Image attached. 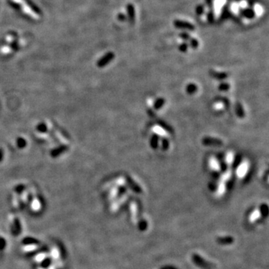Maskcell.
Here are the masks:
<instances>
[{
	"label": "cell",
	"instance_id": "cell-22",
	"mask_svg": "<svg viewBox=\"0 0 269 269\" xmlns=\"http://www.w3.org/2000/svg\"><path fill=\"white\" fill-rule=\"evenodd\" d=\"M180 37H181L182 38H183L184 40L189 39V35H188V34H185V33L181 34V35H180Z\"/></svg>",
	"mask_w": 269,
	"mask_h": 269
},
{
	"label": "cell",
	"instance_id": "cell-6",
	"mask_svg": "<svg viewBox=\"0 0 269 269\" xmlns=\"http://www.w3.org/2000/svg\"><path fill=\"white\" fill-rule=\"evenodd\" d=\"M235 112H236V116L239 118H244L245 117V109H244L243 106L242 105V103L237 102V103L235 104Z\"/></svg>",
	"mask_w": 269,
	"mask_h": 269
},
{
	"label": "cell",
	"instance_id": "cell-21",
	"mask_svg": "<svg viewBox=\"0 0 269 269\" xmlns=\"http://www.w3.org/2000/svg\"><path fill=\"white\" fill-rule=\"evenodd\" d=\"M147 112L149 116L151 117V118H155V117H156V114L154 113V112H153L152 109H147Z\"/></svg>",
	"mask_w": 269,
	"mask_h": 269
},
{
	"label": "cell",
	"instance_id": "cell-5",
	"mask_svg": "<svg viewBox=\"0 0 269 269\" xmlns=\"http://www.w3.org/2000/svg\"><path fill=\"white\" fill-rule=\"evenodd\" d=\"M209 73L210 74V76H212V78L214 79H217V80H224L225 79H227V76H228V74L227 73H224V72H217L215 70H210L209 71Z\"/></svg>",
	"mask_w": 269,
	"mask_h": 269
},
{
	"label": "cell",
	"instance_id": "cell-17",
	"mask_svg": "<svg viewBox=\"0 0 269 269\" xmlns=\"http://www.w3.org/2000/svg\"><path fill=\"white\" fill-rule=\"evenodd\" d=\"M219 164H220V168H221V172L225 173L226 171H227V168H228V165H227V162H226L224 159H221L219 160Z\"/></svg>",
	"mask_w": 269,
	"mask_h": 269
},
{
	"label": "cell",
	"instance_id": "cell-4",
	"mask_svg": "<svg viewBox=\"0 0 269 269\" xmlns=\"http://www.w3.org/2000/svg\"><path fill=\"white\" fill-rule=\"evenodd\" d=\"M156 123H157V124L161 127V128L163 129L165 132H168L169 134H173L174 133V128H173L171 125H169L168 123L165 122V120H163L158 119L157 121H156Z\"/></svg>",
	"mask_w": 269,
	"mask_h": 269
},
{
	"label": "cell",
	"instance_id": "cell-13",
	"mask_svg": "<svg viewBox=\"0 0 269 269\" xmlns=\"http://www.w3.org/2000/svg\"><path fill=\"white\" fill-rule=\"evenodd\" d=\"M170 147V141L168 138H163L162 139V145H161V148L163 151H167V150L169 149Z\"/></svg>",
	"mask_w": 269,
	"mask_h": 269
},
{
	"label": "cell",
	"instance_id": "cell-2",
	"mask_svg": "<svg viewBox=\"0 0 269 269\" xmlns=\"http://www.w3.org/2000/svg\"><path fill=\"white\" fill-rule=\"evenodd\" d=\"M126 183L127 185H128L129 187L132 189L134 192L135 193H138V194H141L142 192V189L140 187V185L138 184H137L134 181L132 177H129V176H126Z\"/></svg>",
	"mask_w": 269,
	"mask_h": 269
},
{
	"label": "cell",
	"instance_id": "cell-20",
	"mask_svg": "<svg viewBox=\"0 0 269 269\" xmlns=\"http://www.w3.org/2000/svg\"><path fill=\"white\" fill-rule=\"evenodd\" d=\"M191 46L193 47L194 49H196L198 47V41H196L195 39H192L191 41Z\"/></svg>",
	"mask_w": 269,
	"mask_h": 269
},
{
	"label": "cell",
	"instance_id": "cell-3",
	"mask_svg": "<svg viewBox=\"0 0 269 269\" xmlns=\"http://www.w3.org/2000/svg\"><path fill=\"white\" fill-rule=\"evenodd\" d=\"M194 262L196 263L197 265H199L201 268H204L206 269H211L212 268V265H211L210 263L206 262V260L203 259L201 258L200 256L198 255H194Z\"/></svg>",
	"mask_w": 269,
	"mask_h": 269
},
{
	"label": "cell",
	"instance_id": "cell-11",
	"mask_svg": "<svg viewBox=\"0 0 269 269\" xmlns=\"http://www.w3.org/2000/svg\"><path fill=\"white\" fill-rule=\"evenodd\" d=\"M114 57H115V55H113V53H109V54H107L104 58H103V60H101V61L100 62L99 64H100V66H101V67L104 66V65H106V64L109 63V62L110 61L112 60Z\"/></svg>",
	"mask_w": 269,
	"mask_h": 269
},
{
	"label": "cell",
	"instance_id": "cell-8",
	"mask_svg": "<svg viewBox=\"0 0 269 269\" xmlns=\"http://www.w3.org/2000/svg\"><path fill=\"white\" fill-rule=\"evenodd\" d=\"M159 134H153L152 135L151 138H150V147L153 150H156L157 149L158 146H159Z\"/></svg>",
	"mask_w": 269,
	"mask_h": 269
},
{
	"label": "cell",
	"instance_id": "cell-23",
	"mask_svg": "<svg viewBox=\"0 0 269 269\" xmlns=\"http://www.w3.org/2000/svg\"><path fill=\"white\" fill-rule=\"evenodd\" d=\"M212 176H213L215 179H217L220 177V173L218 172V171H213V172H212Z\"/></svg>",
	"mask_w": 269,
	"mask_h": 269
},
{
	"label": "cell",
	"instance_id": "cell-18",
	"mask_svg": "<svg viewBox=\"0 0 269 269\" xmlns=\"http://www.w3.org/2000/svg\"><path fill=\"white\" fill-rule=\"evenodd\" d=\"M220 100H221V101L222 102L223 104L224 105V106H225L226 109H230V100H229L228 99L225 98V97H221V98L220 99Z\"/></svg>",
	"mask_w": 269,
	"mask_h": 269
},
{
	"label": "cell",
	"instance_id": "cell-19",
	"mask_svg": "<svg viewBox=\"0 0 269 269\" xmlns=\"http://www.w3.org/2000/svg\"><path fill=\"white\" fill-rule=\"evenodd\" d=\"M179 50L182 52H185L187 51L188 50V45L186 44H183L179 47Z\"/></svg>",
	"mask_w": 269,
	"mask_h": 269
},
{
	"label": "cell",
	"instance_id": "cell-7",
	"mask_svg": "<svg viewBox=\"0 0 269 269\" xmlns=\"http://www.w3.org/2000/svg\"><path fill=\"white\" fill-rule=\"evenodd\" d=\"M174 25L176 27L180 28V29H189V30H193L194 29V26L192 24L188 23V22L182 21V20H176L174 22Z\"/></svg>",
	"mask_w": 269,
	"mask_h": 269
},
{
	"label": "cell",
	"instance_id": "cell-15",
	"mask_svg": "<svg viewBox=\"0 0 269 269\" xmlns=\"http://www.w3.org/2000/svg\"><path fill=\"white\" fill-rule=\"evenodd\" d=\"M230 88V85L228 82H221L219 85H218V90L220 91H228Z\"/></svg>",
	"mask_w": 269,
	"mask_h": 269
},
{
	"label": "cell",
	"instance_id": "cell-14",
	"mask_svg": "<svg viewBox=\"0 0 269 269\" xmlns=\"http://www.w3.org/2000/svg\"><path fill=\"white\" fill-rule=\"evenodd\" d=\"M218 242L220 244H230L233 242V239L232 237H229V236L220 237L218 239Z\"/></svg>",
	"mask_w": 269,
	"mask_h": 269
},
{
	"label": "cell",
	"instance_id": "cell-16",
	"mask_svg": "<svg viewBox=\"0 0 269 269\" xmlns=\"http://www.w3.org/2000/svg\"><path fill=\"white\" fill-rule=\"evenodd\" d=\"M128 14L129 16V19L132 21H134V17H135V13H134V8L132 5H128Z\"/></svg>",
	"mask_w": 269,
	"mask_h": 269
},
{
	"label": "cell",
	"instance_id": "cell-10",
	"mask_svg": "<svg viewBox=\"0 0 269 269\" xmlns=\"http://www.w3.org/2000/svg\"><path fill=\"white\" fill-rule=\"evenodd\" d=\"M165 104V100L162 97L160 98H158L156 101L153 103V109L155 110H159V109H162L164 106V105Z\"/></svg>",
	"mask_w": 269,
	"mask_h": 269
},
{
	"label": "cell",
	"instance_id": "cell-1",
	"mask_svg": "<svg viewBox=\"0 0 269 269\" xmlns=\"http://www.w3.org/2000/svg\"><path fill=\"white\" fill-rule=\"evenodd\" d=\"M201 143L206 147H221L224 144V142L221 139L209 136L203 137L201 140Z\"/></svg>",
	"mask_w": 269,
	"mask_h": 269
},
{
	"label": "cell",
	"instance_id": "cell-12",
	"mask_svg": "<svg viewBox=\"0 0 269 269\" xmlns=\"http://www.w3.org/2000/svg\"><path fill=\"white\" fill-rule=\"evenodd\" d=\"M242 156L239 154L236 155V156L234 157V159H233V168H234V169H237V168H239V165H240L241 162H242Z\"/></svg>",
	"mask_w": 269,
	"mask_h": 269
},
{
	"label": "cell",
	"instance_id": "cell-9",
	"mask_svg": "<svg viewBox=\"0 0 269 269\" xmlns=\"http://www.w3.org/2000/svg\"><path fill=\"white\" fill-rule=\"evenodd\" d=\"M185 90L188 94H189V95H193V94H194L197 91L198 87L197 85H195L194 83H189L188 85H187V86H186Z\"/></svg>",
	"mask_w": 269,
	"mask_h": 269
}]
</instances>
